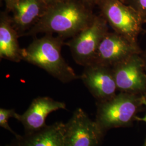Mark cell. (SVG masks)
I'll use <instances>...</instances> for the list:
<instances>
[{
	"label": "cell",
	"instance_id": "obj_12",
	"mask_svg": "<svg viewBox=\"0 0 146 146\" xmlns=\"http://www.w3.org/2000/svg\"><path fill=\"white\" fill-rule=\"evenodd\" d=\"M65 123L57 122L38 131L25 133L11 143L13 146H64Z\"/></svg>",
	"mask_w": 146,
	"mask_h": 146
},
{
	"label": "cell",
	"instance_id": "obj_8",
	"mask_svg": "<svg viewBox=\"0 0 146 146\" xmlns=\"http://www.w3.org/2000/svg\"><path fill=\"white\" fill-rule=\"evenodd\" d=\"M117 90L129 94L146 91V74L140 54H134L112 67Z\"/></svg>",
	"mask_w": 146,
	"mask_h": 146
},
{
	"label": "cell",
	"instance_id": "obj_25",
	"mask_svg": "<svg viewBox=\"0 0 146 146\" xmlns=\"http://www.w3.org/2000/svg\"></svg>",
	"mask_w": 146,
	"mask_h": 146
},
{
	"label": "cell",
	"instance_id": "obj_4",
	"mask_svg": "<svg viewBox=\"0 0 146 146\" xmlns=\"http://www.w3.org/2000/svg\"><path fill=\"white\" fill-rule=\"evenodd\" d=\"M96 5L100 15L114 31L133 42H137V37L143 31V23L133 8L121 0H98Z\"/></svg>",
	"mask_w": 146,
	"mask_h": 146
},
{
	"label": "cell",
	"instance_id": "obj_15",
	"mask_svg": "<svg viewBox=\"0 0 146 146\" xmlns=\"http://www.w3.org/2000/svg\"><path fill=\"white\" fill-rule=\"evenodd\" d=\"M123 3L133 8L141 17L143 24L146 23V0H125Z\"/></svg>",
	"mask_w": 146,
	"mask_h": 146
},
{
	"label": "cell",
	"instance_id": "obj_9",
	"mask_svg": "<svg viewBox=\"0 0 146 146\" xmlns=\"http://www.w3.org/2000/svg\"><path fill=\"white\" fill-rule=\"evenodd\" d=\"M84 67L80 78L99 102L116 95L117 88L112 68L95 63Z\"/></svg>",
	"mask_w": 146,
	"mask_h": 146
},
{
	"label": "cell",
	"instance_id": "obj_6",
	"mask_svg": "<svg viewBox=\"0 0 146 146\" xmlns=\"http://www.w3.org/2000/svg\"><path fill=\"white\" fill-rule=\"evenodd\" d=\"M103 133L96 121L78 108L65 123L64 146H98Z\"/></svg>",
	"mask_w": 146,
	"mask_h": 146
},
{
	"label": "cell",
	"instance_id": "obj_17",
	"mask_svg": "<svg viewBox=\"0 0 146 146\" xmlns=\"http://www.w3.org/2000/svg\"><path fill=\"white\" fill-rule=\"evenodd\" d=\"M84 3H85L89 7L93 8L95 5H96L98 0H81Z\"/></svg>",
	"mask_w": 146,
	"mask_h": 146
},
{
	"label": "cell",
	"instance_id": "obj_10",
	"mask_svg": "<svg viewBox=\"0 0 146 146\" xmlns=\"http://www.w3.org/2000/svg\"><path fill=\"white\" fill-rule=\"evenodd\" d=\"M66 104L47 96L37 97L23 114L16 113L14 118L20 122L25 133L38 131L44 127L48 115L54 111L66 110Z\"/></svg>",
	"mask_w": 146,
	"mask_h": 146
},
{
	"label": "cell",
	"instance_id": "obj_21",
	"mask_svg": "<svg viewBox=\"0 0 146 146\" xmlns=\"http://www.w3.org/2000/svg\"><path fill=\"white\" fill-rule=\"evenodd\" d=\"M13 146L11 144H10V145H6V146Z\"/></svg>",
	"mask_w": 146,
	"mask_h": 146
},
{
	"label": "cell",
	"instance_id": "obj_16",
	"mask_svg": "<svg viewBox=\"0 0 146 146\" xmlns=\"http://www.w3.org/2000/svg\"><path fill=\"white\" fill-rule=\"evenodd\" d=\"M48 6L54 5L67 0H43Z\"/></svg>",
	"mask_w": 146,
	"mask_h": 146
},
{
	"label": "cell",
	"instance_id": "obj_5",
	"mask_svg": "<svg viewBox=\"0 0 146 146\" xmlns=\"http://www.w3.org/2000/svg\"><path fill=\"white\" fill-rule=\"evenodd\" d=\"M108 32L107 21L101 15H96L90 25L65 44L76 63L85 67L93 62L100 44Z\"/></svg>",
	"mask_w": 146,
	"mask_h": 146
},
{
	"label": "cell",
	"instance_id": "obj_18",
	"mask_svg": "<svg viewBox=\"0 0 146 146\" xmlns=\"http://www.w3.org/2000/svg\"><path fill=\"white\" fill-rule=\"evenodd\" d=\"M141 102H142V104L145 105L146 107V98L144 96H142L141 98ZM136 119H137L139 121H143L146 123V115H145L144 117H136Z\"/></svg>",
	"mask_w": 146,
	"mask_h": 146
},
{
	"label": "cell",
	"instance_id": "obj_13",
	"mask_svg": "<svg viewBox=\"0 0 146 146\" xmlns=\"http://www.w3.org/2000/svg\"><path fill=\"white\" fill-rule=\"evenodd\" d=\"M18 32L13 26L11 17L5 12L0 16V58L14 62L22 60Z\"/></svg>",
	"mask_w": 146,
	"mask_h": 146
},
{
	"label": "cell",
	"instance_id": "obj_11",
	"mask_svg": "<svg viewBox=\"0 0 146 146\" xmlns=\"http://www.w3.org/2000/svg\"><path fill=\"white\" fill-rule=\"evenodd\" d=\"M43 0H16L10 11L12 23L20 37L34 26L47 11Z\"/></svg>",
	"mask_w": 146,
	"mask_h": 146
},
{
	"label": "cell",
	"instance_id": "obj_24",
	"mask_svg": "<svg viewBox=\"0 0 146 146\" xmlns=\"http://www.w3.org/2000/svg\"><path fill=\"white\" fill-rule=\"evenodd\" d=\"M145 146H146V143H145Z\"/></svg>",
	"mask_w": 146,
	"mask_h": 146
},
{
	"label": "cell",
	"instance_id": "obj_20",
	"mask_svg": "<svg viewBox=\"0 0 146 146\" xmlns=\"http://www.w3.org/2000/svg\"><path fill=\"white\" fill-rule=\"evenodd\" d=\"M141 55V58L143 60V64H144V69H145V72L146 74V49L145 50L143 51L140 54Z\"/></svg>",
	"mask_w": 146,
	"mask_h": 146
},
{
	"label": "cell",
	"instance_id": "obj_7",
	"mask_svg": "<svg viewBox=\"0 0 146 146\" xmlns=\"http://www.w3.org/2000/svg\"><path fill=\"white\" fill-rule=\"evenodd\" d=\"M142 52L137 42H133L115 31L108 32L102 40L93 63L112 68L134 54Z\"/></svg>",
	"mask_w": 146,
	"mask_h": 146
},
{
	"label": "cell",
	"instance_id": "obj_2",
	"mask_svg": "<svg viewBox=\"0 0 146 146\" xmlns=\"http://www.w3.org/2000/svg\"><path fill=\"white\" fill-rule=\"evenodd\" d=\"M64 38L46 34L35 38L26 48H22L21 58L27 62L44 70L62 83H68L80 78L62 56Z\"/></svg>",
	"mask_w": 146,
	"mask_h": 146
},
{
	"label": "cell",
	"instance_id": "obj_14",
	"mask_svg": "<svg viewBox=\"0 0 146 146\" xmlns=\"http://www.w3.org/2000/svg\"><path fill=\"white\" fill-rule=\"evenodd\" d=\"M16 113L15 110L11 109H5L1 108L0 109V126L4 128L5 130H7L11 132L15 137H19L20 135L16 134L14 131H13L11 127L9 125L8 120L9 118L14 117Z\"/></svg>",
	"mask_w": 146,
	"mask_h": 146
},
{
	"label": "cell",
	"instance_id": "obj_3",
	"mask_svg": "<svg viewBox=\"0 0 146 146\" xmlns=\"http://www.w3.org/2000/svg\"><path fill=\"white\" fill-rule=\"evenodd\" d=\"M142 96L121 92L110 99L99 102L96 122L103 131L128 125L142 104Z\"/></svg>",
	"mask_w": 146,
	"mask_h": 146
},
{
	"label": "cell",
	"instance_id": "obj_23",
	"mask_svg": "<svg viewBox=\"0 0 146 146\" xmlns=\"http://www.w3.org/2000/svg\"><path fill=\"white\" fill-rule=\"evenodd\" d=\"M144 32H145V33H146V30H145V31H144Z\"/></svg>",
	"mask_w": 146,
	"mask_h": 146
},
{
	"label": "cell",
	"instance_id": "obj_22",
	"mask_svg": "<svg viewBox=\"0 0 146 146\" xmlns=\"http://www.w3.org/2000/svg\"><path fill=\"white\" fill-rule=\"evenodd\" d=\"M121 1H122V2H124V1H125V0H121Z\"/></svg>",
	"mask_w": 146,
	"mask_h": 146
},
{
	"label": "cell",
	"instance_id": "obj_19",
	"mask_svg": "<svg viewBox=\"0 0 146 146\" xmlns=\"http://www.w3.org/2000/svg\"><path fill=\"white\" fill-rule=\"evenodd\" d=\"M5 3L6 7L8 10L10 11L12 5L14 3L16 0H3Z\"/></svg>",
	"mask_w": 146,
	"mask_h": 146
},
{
	"label": "cell",
	"instance_id": "obj_1",
	"mask_svg": "<svg viewBox=\"0 0 146 146\" xmlns=\"http://www.w3.org/2000/svg\"><path fill=\"white\" fill-rule=\"evenodd\" d=\"M95 15L93 8L81 0H67L48 6L41 19L23 36L45 33L56 34L64 39L72 38L90 25Z\"/></svg>",
	"mask_w": 146,
	"mask_h": 146
}]
</instances>
